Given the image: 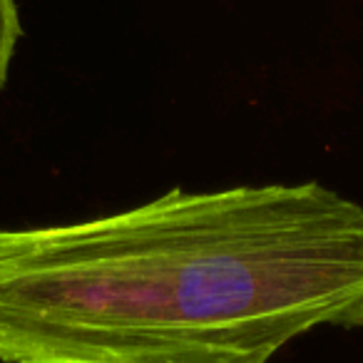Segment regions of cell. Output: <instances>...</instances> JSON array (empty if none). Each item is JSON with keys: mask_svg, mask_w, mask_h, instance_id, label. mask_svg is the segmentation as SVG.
<instances>
[{"mask_svg": "<svg viewBox=\"0 0 363 363\" xmlns=\"http://www.w3.org/2000/svg\"><path fill=\"white\" fill-rule=\"evenodd\" d=\"M23 35L21 13L16 0H0V90L6 85L13 57L18 50V40Z\"/></svg>", "mask_w": 363, "mask_h": 363, "instance_id": "cell-2", "label": "cell"}, {"mask_svg": "<svg viewBox=\"0 0 363 363\" xmlns=\"http://www.w3.org/2000/svg\"><path fill=\"white\" fill-rule=\"evenodd\" d=\"M316 328H363V207L316 179L0 229L3 363H272Z\"/></svg>", "mask_w": 363, "mask_h": 363, "instance_id": "cell-1", "label": "cell"}]
</instances>
